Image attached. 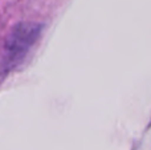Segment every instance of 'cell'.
Listing matches in <instances>:
<instances>
[{"label": "cell", "mask_w": 151, "mask_h": 150, "mask_svg": "<svg viewBox=\"0 0 151 150\" xmlns=\"http://www.w3.org/2000/svg\"><path fill=\"white\" fill-rule=\"evenodd\" d=\"M37 35H39V25H33V24L17 25L8 39V48L12 52V55L25 52L29 45L36 40Z\"/></svg>", "instance_id": "cell-1"}]
</instances>
